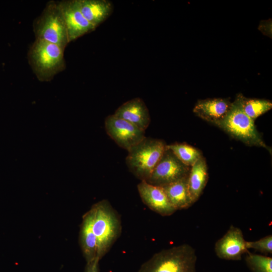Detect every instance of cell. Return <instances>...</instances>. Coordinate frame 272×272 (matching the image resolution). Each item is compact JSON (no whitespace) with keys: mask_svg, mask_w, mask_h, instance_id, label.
Instances as JSON below:
<instances>
[{"mask_svg":"<svg viewBox=\"0 0 272 272\" xmlns=\"http://www.w3.org/2000/svg\"><path fill=\"white\" fill-rule=\"evenodd\" d=\"M215 124L246 144L267 148L255 127L254 120L243 111L241 95H237L225 116Z\"/></svg>","mask_w":272,"mask_h":272,"instance_id":"5","label":"cell"},{"mask_svg":"<svg viewBox=\"0 0 272 272\" xmlns=\"http://www.w3.org/2000/svg\"><path fill=\"white\" fill-rule=\"evenodd\" d=\"M100 260L96 258L94 260L87 262L85 272H99V262Z\"/></svg>","mask_w":272,"mask_h":272,"instance_id":"22","label":"cell"},{"mask_svg":"<svg viewBox=\"0 0 272 272\" xmlns=\"http://www.w3.org/2000/svg\"><path fill=\"white\" fill-rule=\"evenodd\" d=\"M190 167L182 163L166 147V149L149 179V183L161 187L188 176Z\"/></svg>","mask_w":272,"mask_h":272,"instance_id":"7","label":"cell"},{"mask_svg":"<svg viewBox=\"0 0 272 272\" xmlns=\"http://www.w3.org/2000/svg\"><path fill=\"white\" fill-rule=\"evenodd\" d=\"M241 104L244 112L253 120L272 108V103L269 100L248 99L242 95H241Z\"/></svg>","mask_w":272,"mask_h":272,"instance_id":"19","label":"cell"},{"mask_svg":"<svg viewBox=\"0 0 272 272\" xmlns=\"http://www.w3.org/2000/svg\"><path fill=\"white\" fill-rule=\"evenodd\" d=\"M166 147L182 163L189 167L202 157L198 150L186 144L175 143L167 145Z\"/></svg>","mask_w":272,"mask_h":272,"instance_id":"18","label":"cell"},{"mask_svg":"<svg viewBox=\"0 0 272 272\" xmlns=\"http://www.w3.org/2000/svg\"><path fill=\"white\" fill-rule=\"evenodd\" d=\"M247 249H253L264 254L272 253V235H268L254 241H246Z\"/></svg>","mask_w":272,"mask_h":272,"instance_id":"21","label":"cell"},{"mask_svg":"<svg viewBox=\"0 0 272 272\" xmlns=\"http://www.w3.org/2000/svg\"><path fill=\"white\" fill-rule=\"evenodd\" d=\"M187 178L185 177L162 187L176 210L187 209L193 204L188 191Z\"/></svg>","mask_w":272,"mask_h":272,"instance_id":"16","label":"cell"},{"mask_svg":"<svg viewBox=\"0 0 272 272\" xmlns=\"http://www.w3.org/2000/svg\"><path fill=\"white\" fill-rule=\"evenodd\" d=\"M231 103L228 99L200 100L195 104L193 112L202 119L215 124L225 116Z\"/></svg>","mask_w":272,"mask_h":272,"instance_id":"13","label":"cell"},{"mask_svg":"<svg viewBox=\"0 0 272 272\" xmlns=\"http://www.w3.org/2000/svg\"><path fill=\"white\" fill-rule=\"evenodd\" d=\"M245 261L252 272H272V258L270 257L248 251Z\"/></svg>","mask_w":272,"mask_h":272,"instance_id":"20","label":"cell"},{"mask_svg":"<svg viewBox=\"0 0 272 272\" xmlns=\"http://www.w3.org/2000/svg\"><path fill=\"white\" fill-rule=\"evenodd\" d=\"M80 10L87 21L96 28L112 14L113 5L107 0H78Z\"/></svg>","mask_w":272,"mask_h":272,"instance_id":"14","label":"cell"},{"mask_svg":"<svg viewBox=\"0 0 272 272\" xmlns=\"http://www.w3.org/2000/svg\"><path fill=\"white\" fill-rule=\"evenodd\" d=\"M82 218L79 242L86 262H89L97 258V240L92 230L91 216L89 211L84 215Z\"/></svg>","mask_w":272,"mask_h":272,"instance_id":"17","label":"cell"},{"mask_svg":"<svg viewBox=\"0 0 272 272\" xmlns=\"http://www.w3.org/2000/svg\"><path fill=\"white\" fill-rule=\"evenodd\" d=\"M89 212L92 230L97 240V258L100 260L109 251L120 235V219L110 202L106 199L94 204Z\"/></svg>","mask_w":272,"mask_h":272,"instance_id":"1","label":"cell"},{"mask_svg":"<svg viewBox=\"0 0 272 272\" xmlns=\"http://www.w3.org/2000/svg\"><path fill=\"white\" fill-rule=\"evenodd\" d=\"M65 24L70 43L91 32L96 28L82 14L78 0L58 1Z\"/></svg>","mask_w":272,"mask_h":272,"instance_id":"9","label":"cell"},{"mask_svg":"<svg viewBox=\"0 0 272 272\" xmlns=\"http://www.w3.org/2000/svg\"><path fill=\"white\" fill-rule=\"evenodd\" d=\"M159 139L145 137L127 151L126 164L129 171L141 181H147L166 149Z\"/></svg>","mask_w":272,"mask_h":272,"instance_id":"4","label":"cell"},{"mask_svg":"<svg viewBox=\"0 0 272 272\" xmlns=\"http://www.w3.org/2000/svg\"><path fill=\"white\" fill-rule=\"evenodd\" d=\"M113 114L144 131L148 127L151 121L149 109L140 98H135L123 103Z\"/></svg>","mask_w":272,"mask_h":272,"instance_id":"12","label":"cell"},{"mask_svg":"<svg viewBox=\"0 0 272 272\" xmlns=\"http://www.w3.org/2000/svg\"><path fill=\"white\" fill-rule=\"evenodd\" d=\"M208 179V167L202 156L191 167L187 178L188 188L194 203L201 195Z\"/></svg>","mask_w":272,"mask_h":272,"instance_id":"15","label":"cell"},{"mask_svg":"<svg viewBox=\"0 0 272 272\" xmlns=\"http://www.w3.org/2000/svg\"><path fill=\"white\" fill-rule=\"evenodd\" d=\"M137 188L144 203L154 212L163 216H169L177 211L162 187L142 180L138 184Z\"/></svg>","mask_w":272,"mask_h":272,"instance_id":"11","label":"cell"},{"mask_svg":"<svg viewBox=\"0 0 272 272\" xmlns=\"http://www.w3.org/2000/svg\"><path fill=\"white\" fill-rule=\"evenodd\" d=\"M104 123L107 134L119 147L127 151L146 137L145 131L114 114L107 116Z\"/></svg>","mask_w":272,"mask_h":272,"instance_id":"8","label":"cell"},{"mask_svg":"<svg viewBox=\"0 0 272 272\" xmlns=\"http://www.w3.org/2000/svg\"><path fill=\"white\" fill-rule=\"evenodd\" d=\"M35 39L45 40L65 49L70 43L63 15L58 1H49L34 21Z\"/></svg>","mask_w":272,"mask_h":272,"instance_id":"6","label":"cell"},{"mask_svg":"<svg viewBox=\"0 0 272 272\" xmlns=\"http://www.w3.org/2000/svg\"><path fill=\"white\" fill-rule=\"evenodd\" d=\"M64 49L44 40L35 39L28 52L29 63L41 82H49L66 67Z\"/></svg>","mask_w":272,"mask_h":272,"instance_id":"2","label":"cell"},{"mask_svg":"<svg viewBox=\"0 0 272 272\" xmlns=\"http://www.w3.org/2000/svg\"><path fill=\"white\" fill-rule=\"evenodd\" d=\"M196 259L195 250L184 244L155 253L138 272H195Z\"/></svg>","mask_w":272,"mask_h":272,"instance_id":"3","label":"cell"},{"mask_svg":"<svg viewBox=\"0 0 272 272\" xmlns=\"http://www.w3.org/2000/svg\"><path fill=\"white\" fill-rule=\"evenodd\" d=\"M215 251L223 259L239 260L249 251L241 230L231 225L224 236L215 243Z\"/></svg>","mask_w":272,"mask_h":272,"instance_id":"10","label":"cell"}]
</instances>
